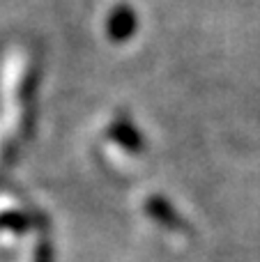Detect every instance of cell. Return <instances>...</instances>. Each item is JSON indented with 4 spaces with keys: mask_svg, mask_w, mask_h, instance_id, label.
Segmentation results:
<instances>
[{
    "mask_svg": "<svg viewBox=\"0 0 260 262\" xmlns=\"http://www.w3.org/2000/svg\"><path fill=\"white\" fill-rule=\"evenodd\" d=\"M138 26V18L134 14V9L129 5H118V7L111 12L109 16V37L113 41H127L129 37L136 32Z\"/></svg>",
    "mask_w": 260,
    "mask_h": 262,
    "instance_id": "cell-1",
    "label": "cell"
}]
</instances>
